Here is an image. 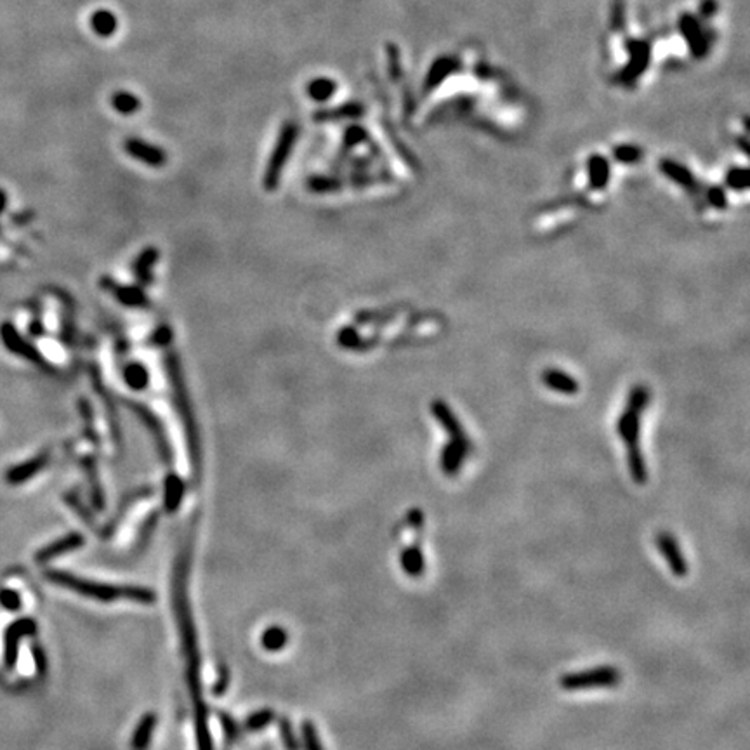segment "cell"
<instances>
[{
  "instance_id": "f6af8a7d",
  "label": "cell",
  "mask_w": 750,
  "mask_h": 750,
  "mask_svg": "<svg viewBox=\"0 0 750 750\" xmlns=\"http://www.w3.org/2000/svg\"><path fill=\"white\" fill-rule=\"evenodd\" d=\"M170 339H173V330H170V327H167V325L158 327V329L155 330L153 337H151V340H153V344H155V346H160V348H164V346H167L168 342H170Z\"/></svg>"
},
{
  "instance_id": "681fc988",
  "label": "cell",
  "mask_w": 750,
  "mask_h": 750,
  "mask_svg": "<svg viewBox=\"0 0 750 750\" xmlns=\"http://www.w3.org/2000/svg\"><path fill=\"white\" fill-rule=\"evenodd\" d=\"M33 659H35V663H37L38 674H44V672H45V657H44V652H41V650H38V648H33Z\"/></svg>"
},
{
  "instance_id": "b9f144b4",
  "label": "cell",
  "mask_w": 750,
  "mask_h": 750,
  "mask_svg": "<svg viewBox=\"0 0 750 750\" xmlns=\"http://www.w3.org/2000/svg\"><path fill=\"white\" fill-rule=\"evenodd\" d=\"M280 733H282V742L287 750H299V740L294 733L292 723L287 718L280 719Z\"/></svg>"
},
{
  "instance_id": "f35d334b",
  "label": "cell",
  "mask_w": 750,
  "mask_h": 750,
  "mask_svg": "<svg viewBox=\"0 0 750 750\" xmlns=\"http://www.w3.org/2000/svg\"><path fill=\"white\" fill-rule=\"evenodd\" d=\"M124 599L134 601V603L141 604H153L157 601L153 591L146 589V587H135V586H127L124 587Z\"/></svg>"
},
{
  "instance_id": "d590c367",
  "label": "cell",
  "mask_w": 750,
  "mask_h": 750,
  "mask_svg": "<svg viewBox=\"0 0 750 750\" xmlns=\"http://www.w3.org/2000/svg\"><path fill=\"white\" fill-rule=\"evenodd\" d=\"M641 157H643V150H641L639 146H636V144H619V146L613 150V158H615L619 164H626V165H630V164H636V162L641 160Z\"/></svg>"
},
{
  "instance_id": "7dc6e473",
  "label": "cell",
  "mask_w": 750,
  "mask_h": 750,
  "mask_svg": "<svg viewBox=\"0 0 750 750\" xmlns=\"http://www.w3.org/2000/svg\"><path fill=\"white\" fill-rule=\"evenodd\" d=\"M718 9V0H702V4L698 8V16L703 21H709V19H712L716 16Z\"/></svg>"
},
{
  "instance_id": "7bdbcfd3",
  "label": "cell",
  "mask_w": 750,
  "mask_h": 750,
  "mask_svg": "<svg viewBox=\"0 0 750 750\" xmlns=\"http://www.w3.org/2000/svg\"><path fill=\"white\" fill-rule=\"evenodd\" d=\"M707 201L714 209L725 210L728 207V197H726V191L719 186H712L707 190Z\"/></svg>"
},
{
  "instance_id": "7c38bea8",
  "label": "cell",
  "mask_w": 750,
  "mask_h": 750,
  "mask_svg": "<svg viewBox=\"0 0 750 750\" xmlns=\"http://www.w3.org/2000/svg\"><path fill=\"white\" fill-rule=\"evenodd\" d=\"M101 287H103L104 290H108V292H110L111 296L118 300V302L127 306V308L144 309L150 306V299H148L146 294L143 292L141 287L120 285V283L113 282V280L108 278V276H104V278L101 280Z\"/></svg>"
},
{
  "instance_id": "2e32d148",
  "label": "cell",
  "mask_w": 750,
  "mask_h": 750,
  "mask_svg": "<svg viewBox=\"0 0 750 750\" xmlns=\"http://www.w3.org/2000/svg\"><path fill=\"white\" fill-rule=\"evenodd\" d=\"M542 381L551 391L560 393L564 396H573L580 391V384H578L577 379L570 373H566L564 370L560 368H547L542 373Z\"/></svg>"
},
{
  "instance_id": "4dcf8cb0",
  "label": "cell",
  "mask_w": 750,
  "mask_h": 750,
  "mask_svg": "<svg viewBox=\"0 0 750 750\" xmlns=\"http://www.w3.org/2000/svg\"><path fill=\"white\" fill-rule=\"evenodd\" d=\"M289 641V634L283 627L273 626L267 627L263 634H261V646L266 650V652H280L283 650Z\"/></svg>"
},
{
  "instance_id": "8d00e7d4",
  "label": "cell",
  "mask_w": 750,
  "mask_h": 750,
  "mask_svg": "<svg viewBox=\"0 0 750 750\" xmlns=\"http://www.w3.org/2000/svg\"><path fill=\"white\" fill-rule=\"evenodd\" d=\"M337 342L344 349H362V346L365 344V340L362 339V335H360L355 327L340 329L339 333H337Z\"/></svg>"
},
{
  "instance_id": "cb8c5ba5",
  "label": "cell",
  "mask_w": 750,
  "mask_h": 750,
  "mask_svg": "<svg viewBox=\"0 0 750 750\" xmlns=\"http://www.w3.org/2000/svg\"><path fill=\"white\" fill-rule=\"evenodd\" d=\"M47 462H49V455L44 454V455H38V457L32 459V461L25 462V464L16 465V467H12L11 471L8 472V481L11 485L23 483V481L33 478V476L37 474L41 469H44L45 465H47Z\"/></svg>"
},
{
  "instance_id": "ffe728a7",
  "label": "cell",
  "mask_w": 750,
  "mask_h": 750,
  "mask_svg": "<svg viewBox=\"0 0 750 750\" xmlns=\"http://www.w3.org/2000/svg\"><path fill=\"white\" fill-rule=\"evenodd\" d=\"M660 173L665 177H669L672 183H676L677 186H683L686 190H695L696 188V179L692 174L688 167L677 164V162L670 160V158H663L659 164Z\"/></svg>"
},
{
  "instance_id": "5b68a950",
  "label": "cell",
  "mask_w": 750,
  "mask_h": 750,
  "mask_svg": "<svg viewBox=\"0 0 750 750\" xmlns=\"http://www.w3.org/2000/svg\"><path fill=\"white\" fill-rule=\"evenodd\" d=\"M677 28H679L681 37L685 38L690 54L695 59L707 58L712 47V33L705 26V21L698 14L683 12L677 19Z\"/></svg>"
},
{
  "instance_id": "e0dca14e",
  "label": "cell",
  "mask_w": 750,
  "mask_h": 750,
  "mask_svg": "<svg viewBox=\"0 0 750 750\" xmlns=\"http://www.w3.org/2000/svg\"><path fill=\"white\" fill-rule=\"evenodd\" d=\"M431 412L432 415H434L436 422H438V424L447 431V434L450 436V438H464L465 436L464 428H462L461 421H459L457 415L452 412V408L447 405V403L441 401V399H436V401H432L431 405Z\"/></svg>"
},
{
  "instance_id": "52a82bcc",
  "label": "cell",
  "mask_w": 750,
  "mask_h": 750,
  "mask_svg": "<svg viewBox=\"0 0 750 750\" xmlns=\"http://www.w3.org/2000/svg\"><path fill=\"white\" fill-rule=\"evenodd\" d=\"M627 54H629V61L620 71V82L624 85L632 84L637 78L643 77L650 66V59H652V45L643 38H632L627 45Z\"/></svg>"
},
{
  "instance_id": "60d3db41",
  "label": "cell",
  "mask_w": 750,
  "mask_h": 750,
  "mask_svg": "<svg viewBox=\"0 0 750 750\" xmlns=\"http://www.w3.org/2000/svg\"><path fill=\"white\" fill-rule=\"evenodd\" d=\"M368 141V132L363 127L358 125H351V127L346 129L344 132V148L346 150H353V148L360 146V144L366 143Z\"/></svg>"
},
{
  "instance_id": "ba28073f",
  "label": "cell",
  "mask_w": 750,
  "mask_h": 750,
  "mask_svg": "<svg viewBox=\"0 0 750 750\" xmlns=\"http://www.w3.org/2000/svg\"><path fill=\"white\" fill-rule=\"evenodd\" d=\"M127 403H129V408L137 415V419L143 422L144 428H146L148 431H150V434L153 436L155 443H157V450L158 454H160L162 461H164L165 464H170V462H173V452H170V447H168V439L167 436H165V431L164 428H162L160 421L155 417V414H151V410L148 408V406L141 405V403L137 401H127Z\"/></svg>"
},
{
  "instance_id": "ac0fdd59",
  "label": "cell",
  "mask_w": 750,
  "mask_h": 750,
  "mask_svg": "<svg viewBox=\"0 0 750 750\" xmlns=\"http://www.w3.org/2000/svg\"><path fill=\"white\" fill-rule=\"evenodd\" d=\"M639 428L641 414L630 410V408L620 414L619 422H617V432H619L620 439L627 445V448L639 447Z\"/></svg>"
},
{
  "instance_id": "74e56055",
  "label": "cell",
  "mask_w": 750,
  "mask_h": 750,
  "mask_svg": "<svg viewBox=\"0 0 750 750\" xmlns=\"http://www.w3.org/2000/svg\"><path fill=\"white\" fill-rule=\"evenodd\" d=\"M648 403H650V391H648V388H644V386H634L629 393L627 408L641 414L648 406Z\"/></svg>"
},
{
  "instance_id": "5bb4252c",
  "label": "cell",
  "mask_w": 750,
  "mask_h": 750,
  "mask_svg": "<svg viewBox=\"0 0 750 750\" xmlns=\"http://www.w3.org/2000/svg\"><path fill=\"white\" fill-rule=\"evenodd\" d=\"M657 547L662 553V556L665 558V561L669 563L670 570H672V573L676 577H686L688 575V563L683 558V553H681L676 538L669 531H660L657 535Z\"/></svg>"
},
{
  "instance_id": "f1b7e54d",
  "label": "cell",
  "mask_w": 750,
  "mask_h": 750,
  "mask_svg": "<svg viewBox=\"0 0 750 750\" xmlns=\"http://www.w3.org/2000/svg\"><path fill=\"white\" fill-rule=\"evenodd\" d=\"M399 563L408 577H421L424 573V556L419 545H412L401 551Z\"/></svg>"
},
{
  "instance_id": "277c9868",
  "label": "cell",
  "mask_w": 750,
  "mask_h": 750,
  "mask_svg": "<svg viewBox=\"0 0 750 750\" xmlns=\"http://www.w3.org/2000/svg\"><path fill=\"white\" fill-rule=\"evenodd\" d=\"M45 577H47L52 584H56V586L74 591V593L82 594V596L89 597V599L103 601V603H111V601L124 599V587L110 586V584L92 582V580H85V578L75 577V575L66 573V571H59V570H47L45 571Z\"/></svg>"
},
{
  "instance_id": "7a4b0ae2",
  "label": "cell",
  "mask_w": 750,
  "mask_h": 750,
  "mask_svg": "<svg viewBox=\"0 0 750 750\" xmlns=\"http://www.w3.org/2000/svg\"><path fill=\"white\" fill-rule=\"evenodd\" d=\"M167 368H168V381L173 386L174 393V405H176L177 412L181 415V421L184 424V431H186V441L188 448H190L191 461L193 465H200V439H198V431H197V422L193 417V406H191L190 395L186 391V384H184L183 379V370H181L179 360L176 355L167 356Z\"/></svg>"
},
{
  "instance_id": "1f68e13d",
  "label": "cell",
  "mask_w": 750,
  "mask_h": 750,
  "mask_svg": "<svg viewBox=\"0 0 750 750\" xmlns=\"http://www.w3.org/2000/svg\"><path fill=\"white\" fill-rule=\"evenodd\" d=\"M627 464H629V471L632 480L637 485H644L648 480V469L646 462H644L643 452L639 447H630L627 452Z\"/></svg>"
},
{
  "instance_id": "7402d4cb",
  "label": "cell",
  "mask_w": 750,
  "mask_h": 750,
  "mask_svg": "<svg viewBox=\"0 0 750 750\" xmlns=\"http://www.w3.org/2000/svg\"><path fill=\"white\" fill-rule=\"evenodd\" d=\"M184 497V481L176 472L167 474L164 481V505L168 513H176Z\"/></svg>"
},
{
  "instance_id": "8fae6325",
  "label": "cell",
  "mask_w": 750,
  "mask_h": 750,
  "mask_svg": "<svg viewBox=\"0 0 750 750\" xmlns=\"http://www.w3.org/2000/svg\"><path fill=\"white\" fill-rule=\"evenodd\" d=\"M124 151L134 160L141 162L144 165L158 168L167 164V153L157 144L146 143L140 137H129L124 141Z\"/></svg>"
},
{
  "instance_id": "9c48e42d",
  "label": "cell",
  "mask_w": 750,
  "mask_h": 750,
  "mask_svg": "<svg viewBox=\"0 0 750 750\" xmlns=\"http://www.w3.org/2000/svg\"><path fill=\"white\" fill-rule=\"evenodd\" d=\"M37 630V624L32 619H19L8 627L4 634V665L5 669H14L18 662V650L21 637L33 636Z\"/></svg>"
},
{
  "instance_id": "484cf974",
  "label": "cell",
  "mask_w": 750,
  "mask_h": 750,
  "mask_svg": "<svg viewBox=\"0 0 750 750\" xmlns=\"http://www.w3.org/2000/svg\"><path fill=\"white\" fill-rule=\"evenodd\" d=\"M124 382L132 391H144L150 386V372L146 366L140 362H129L124 366Z\"/></svg>"
},
{
  "instance_id": "bcb514c9",
  "label": "cell",
  "mask_w": 750,
  "mask_h": 750,
  "mask_svg": "<svg viewBox=\"0 0 750 750\" xmlns=\"http://www.w3.org/2000/svg\"><path fill=\"white\" fill-rule=\"evenodd\" d=\"M219 719H221V725H223L224 728V735H226L228 742H233V740H236L238 736V726L236 723L233 721V719L228 716V714H219Z\"/></svg>"
},
{
  "instance_id": "ab89813d",
  "label": "cell",
  "mask_w": 750,
  "mask_h": 750,
  "mask_svg": "<svg viewBox=\"0 0 750 750\" xmlns=\"http://www.w3.org/2000/svg\"><path fill=\"white\" fill-rule=\"evenodd\" d=\"M300 735H302L304 749H306V750H323L318 733H316L315 725H313L311 721H304L302 723V728H300Z\"/></svg>"
},
{
  "instance_id": "d6986e66",
  "label": "cell",
  "mask_w": 750,
  "mask_h": 750,
  "mask_svg": "<svg viewBox=\"0 0 750 750\" xmlns=\"http://www.w3.org/2000/svg\"><path fill=\"white\" fill-rule=\"evenodd\" d=\"M158 257H160V252H158L157 247H148L135 257L132 269H134L135 278L141 285H151L153 283V269L158 263Z\"/></svg>"
},
{
  "instance_id": "4fadbf2b",
  "label": "cell",
  "mask_w": 750,
  "mask_h": 750,
  "mask_svg": "<svg viewBox=\"0 0 750 750\" xmlns=\"http://www.w3.org/2000/svg\"><path fill=\"white\" fill-rule=\"evenodd\" d=\"M459 59L455 56H439L429 66L428 74L424 77V91L432 92L439 87L445 80L459 71Z\"/></svg>"
},
{
  "instance_id": "6da1fadb",
  "label": "cell",
  "mask_w": 750,
  "mask_h": 750,
  "mask_svg": "<svg viewBox=\"0 0 750 750\" xmlns=\"http://www.w3.org/2000/svg\"><path fill=\"white\" fill-rule=\"evenodd\" d=\"M188 556H181L177 560L174 570V610H176L179 629L183 634V650L186 657V677L188 688H190L191 700H193L195 712V729H197L198 750H214L212 738H210L209 725H207V709L201 700L200 685V655L197 648V632H195L193 619L190 613V603L186 596V573H188Z\"/></svg>"
},
{
  "instance_id": "8992f818",
  "label": "cell",
  "mask_w": 750,
  "mask_h": 750,
  "mask_svg": "<svg viewBox=\"0 0 750 750\" xmlns=\"http://www.w3.org/2000/svg\"><path fill=\"white\" fill-rule=\"evenodd\" d=\"M622 679V674L615 667H599V669L584 670V672L564 674L560 679V686L566 692L589 688H611Z\"/></svg>"
},
{
  "instance_id": "e575fe53",
  "label": "cell",
  "mask_w": 750,
  "mask_h": 750,
  "mask_svg": "<svg viewBox=\"0 0 750 750\" xmlns=\"http://www.w3.org/2000/svg\"><path fill=\"white\" fill-rule=\"evenodd\" d=\"M726 186L733 191H745L749 188V168L731 167L726 173Z\"/></svg>"
},
{
  "instance_id": "30bf717a",
  "label": "cell",
  "mask_w": 750,
  "mask_h": 750,
  "mask_svg": "<svg viewBox=\"0 0 750 750\" xmlns=\"http://www.w3.org/2000/svg\"><path fill=\"white\" fill-rule=\"evenodd\" d=\"M471 441H469L467 436H464V438H450V441L441 448V454H439V467H441L443 474H457L459 469L462 467V464L467 459V455L471 454Z\"/></svg>"
},
{
  "instance_id": "836d02e7",
  "label": "cell",
  "mask_w": 750,
  "mask_h": 750,
  "mask_svg": "<svg viewBox=\"0 0 750 750\" xmlns=\"http://www.w3.org/2000/svg\"><path fill=\"white\" fill-rule=\"evenodd\" d=\"M275 712L271 709H261L257 710V712H254L252 716H249V718L245 719V729H249V731H259V729H264L267 728V726L271 725V723L275 721Z\"/></svg>"
},
{
  "instance_id": "4316f807",
  "label": "cell",
  "mask_w": 750,
  "mask_h": 750,
  "mask_svg": "<svg viewBox=\"0 0 750 750\" xmlns=\"http://www.w3.org/2000/svg\"><path fill=\"white\" fill-rule=\"evenodd\" d=\"M365 113V108L358 101H351V103H344L340 107L332 108V110H322L315 113L316 122H329V120H344V118H358Z\"/></svg>"
},
{
  "instance_id": "9a60e30c",
  "label": "cell",
  "mask_w": 750,
  "mask_h": 750,
  "mask_svg": "<svg viewBox=\"0 0 750 750\" xmlns=\"http://www.w3.org/2000/svg\"><path fill=\"white\" fill-rule=\"evenodd\" d=\"M82 545H84V537H82L80 533H77V531H71V533L58 538V540L52 542V544L42 547V549L37 553V556H35V560H37L38 563H47V561L56 560V558L63 556V554L71 553V551L78 549V547H82Z\"/></svg>"
},
{
  "instance_id": "83f0119b",
  "label": "cell",
  "mask_w": 750,
  "mask_h": 750,
  "mask_svg": "<svg viewBox=\"0 0 750 750\" xmlns=\"http://www.w3.org/2000/svg\"><path fill=\"white\" fill-rule=\"evenodd\" d=\"M306 92L315 103H325L337 92V82L330 77H316L309 80Z\"/></svg>"
},
{
  "instance_id": "ee69618b",
  "label": "cell",
  "mask_w": 750,
  "mask_h": 750,
  "mask_svg": "<svg viewBox=\"0 0 750 750\" xmlns=\"http://www.w3.org/2000/svg\"><path fill=\"white\" fill-rule=\"evenodd\" d=\"M0 604L9 611H18L21 608V597L16 591L2 589L0 591Z\"/></svg>"
},
{
  "instance_id": "f546056e",
  "label": "cell",
  "mask_w": 750,
  "mask_h": 750,
  "mask_svg": "<svg viewBox=\"0 0 750 750\" xmlns=\"http://www.w3.org/2000/svg\"><path fill=\"white\" fill-rule=\"evenodd\" d=\"M110 103L118 115H125V117L137 113L141 108V99L129 91H117L111 96Z\"/></svg>"
},
{
  "instance_id": "d6a6232c",
  "label": "cell",
  "mask_w": 750,
  "mask_h": 750,
  "mask_svg": "<svg viewBox=\"0 0 750 750\" xmlns=\"http://www.w3.org/2000/svg\"><path fill=\"white\" fill-rule=\"evenodd\" d=\"M342 186H344V183L335 179V177L315 176L308 181V190L318 195H327V193H332V191H339Z\"/></svg>"
},
{
  "instance_id": "d4e9b609",
  "label": "cell",
  "mask_w": 750,
  "mask_h": 750,
  "mask_svg": "<svg viewBox=\"0 0 750 750\" xmlns=\"http://www.w3.org/2000/svg\"><path fill=\"white\" fill-rule=\"evenodd\" d=\"M91 28L98 37L108 38L118 30V18L110 9H98L91 16Z\"/></svg>"
},
{
  "instance_id": "44dd1931",
  "label": "cell",
  "mask_w": 750,
  "mask_h": 750,
  "mask_svg": "<svg viewBox=\"0 0 750 750\" xmlns=\"http://www.w3.org/2000/svg\"><path fill=\"white\" fill-rule=\"evenodd\" d=\"M587 174H589V186L594 191H603L610 181V162L603 155H593L587 160Z\"/></svg>"
},
{
  "instance_id": "3957f363",
  "label": "cell",
  "mask_w": 750,
  "mask_h": 750,
  "mask_svg": "<svg viewBox=\"0 0 750 750\" xmlns=\"http://www.w3.org/2000/svg\"><path fill=\"white\" fill-rule=\"evenodd\" d=\"M297 140H299V125H297V122H285L283 127L280 129L275 148H273L269 160H267L266 173L263 176L264 190L273 191L280 186V179H282V174L285 170V165L289 162L290 155H292Z\"/></svg>"
},
{
  "instance_id": "603a6c76",
  "label": "cell",
  "mask_w": 750,
  "mask_h": 750,
  "mask_svg": "<svg viewBox=\"0 0 750 750\" xmlns=\"http://www.w3.org/2000/svg\"><path fill=\"white\" fill-rule=\"evenodd\" d=\"M155 728H157V716L151 712L144 714L137 723V726H135L134 733H132V750H148Z\"/></svg>"
},
{
  "instance_id": "c3c4849f",
  "label": "cell",
  "mask_w": 750,
  "mask_h": 750,
  "mask_svg": "<svg viewBox=\"0 0 750 750\" xmlns=\"http://www.w3.org/2000/svg\"><path fill=\"white\" fill-rule=\"evenodd\" d=\"M228 683H230V674H228V669L226 667H223L221 669V674H219V679H217V685L214 686V695L216 696H221L224 692H226L228 688Z\"/></svg>"
}]
</instances>
